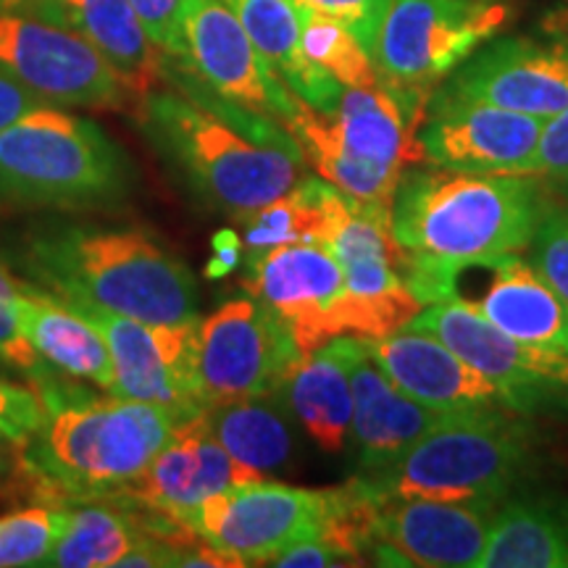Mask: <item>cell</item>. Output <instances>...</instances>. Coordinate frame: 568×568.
Segmentation results:
<instances>
[{
  "label": "cell",
  "mask_w": 568,
  "mask_h": 568,
  "mask_svg": "<svg viewBox=\"0 0 568 568\" xmlns=\"http://www.w3.org/2000/svg\"><path fill=\"white\" fill-rule=\"evenodd\" d=\"M529 247V264L568 303V209L545 213Z\"/></svg>",
  "instance_id": "d6a6232c"
},
{
  "label": "cell",
  "mask_w": 568,
  "mask_h": 568,
  "mask_svg": "<svg viewBox=\"0 0 568 568\" xmlns=\"http://www.w3.org/2000/svg\"><path fill=\"white\" fill-rule=\"evenodd\" d=\"M45 403L30 387L13 385L9 379H0V426L17 439L19 445H30L45 424Z\"/></svg>",
  "instance_id": "d590c367"
},
{
  "label": "cell",
  "mask_w": 568,
  "mask_h": 568,
  "mask_svg": "<svg viewBox=\"0 0 568 568\" xmlns=\"http://www.w3.org/2000/svg\"><path fill=\"white\" fill-rule=\"evenodd\" d=\"M493 518L495 503L487 500L372 495V556L382 566L477 568Z\"/></svg>",
  "instance_id": "e0dca14e"
},
{
  "label": "cell",
  "mask_w": 568,
  "mask_h": 568,
  "mask_svg": "<svg viewBox=\"0 0 568 568\" xmlns=\"http://www.w3.org/2000/svg\"><path fill=\"white\" fill-rule=\"evenodd\" d=\"M335 500V489L258 479L205 497L184 516V527L237 566H268L290 545L322 535Z\"/></svg>",
  "instance_id": "30bf717a"
},
{
  "label": "cell",
  "mask_w": 568,
  "mask_h": 568,
  "mask_svg": "<svg viewBox=\"0 0 568 568\" xmlns=\"http://www.w3.org/2000/svg\"><path fill=\"white\" fill-rule=\"evenodd\" d=\"M510 174L548 176L568 187V105L545 122L535 153Z\"/></svg>",
  "instance_id": "e575fe53"
},
{
  "label": "cell",
  "mask_w": 568,
  "mask_h": 568,
  "mask_svg": "<svg viewBox=\"0 0 568 568\" xmlns=\"http://www.w3.org/2000/svg\"><path fill=\"white\" fill-rule=\"evenodd\" d=\"M324 180L303 176L287 195L261 205L243 219V247L247 253H264L280 245L318 243L324 232Z\"/></svg>",
  "instance_id": "f546056e"
},
{
  "label": "cell",
  "mask_w": 568,
  "mask_h": 568,
  "mask_svg": "<svg viewBox=\"0 0 568 568\" xmlns=\"http://www.w3.org/2000/svg\"><path fill=\"white\" fill-rule=\"evenodd\" d=\"M297 13H301V45L308 61L335 77L343 88H372L379 82L374 59L345 24L318 11L297 9Z\"/></svg>",
  "instance_id": "4dcf8cb0"
},
{
  "label": "cell",
  "mask_w": 568,
  "mask_h": 568,
  "mask_svg": "<svg viewBox=\"0 0 568 568\" xmlns=\"http://www.w3.org/2000/svg\"><path fill=\"white\" fill-rule=\"evenodd\" d=\"M55 19L84 34L124 84L132 111L166 82V55L148 38L132 0H51Z\"/></svg>",
  "instance_id": "603a6c76"
},
{
  "label": "cell",
  "mask_w": 568,
  "mask_h": 568,
  "mask_svg": "<svg viewBox=\"0 0 568 568\" xmlns=\"http://www.w3.org/2000/svg\"><path fill=\"white\" fill-rule=\"evenodd\" d=\"M21 268L67 303H92L145 324H197V282L142 230L51 224L24 237Z\"/></svg>",
  "instance_id": "7a4b0ae2"
},
{
  "label": "cell",
  "mask_w": 568,
  "mask_h": 568,
  "mask_svg": "<svg viewBox=\"0 0 568 568\" xmlns=\"http://www.w3.org/2000/svg\"><path fill=\"white\" fill-rule=\"evenodd\" d=\"M67 303V301H63ZM101 332L116 372L119 397L153 403L176 422L205 414L195 372L197 324H145L92 303H67Z\"/></svg>",
  "instance_id": "4fadbf2b"
},
{
  "label": "cell",
  "mask_w": 568,
  "mask_h": 568,
  "mask_svg": "<svg viewBox=\"0 0 568 568\" xmlns=\"http://www.w3.org/2000/svg\"><path fill=\"white\" fill-rule=\"evenodd\" d=\"M548 119L432 95L422 124L426 163L450 172L510 174L535 153Z\"/></svg>",
  "instance_id": "d6986e66"
},
{
  "label": "cell",
  "mask_w": 568,
  "mask_h": 568,
  "mask_svg": "<svg viewBox=\"0 0 568 568\" xmlns=\"http://www.w3.org/2000/svg\"><path fill=\"white\" fill-rule=\"evenodd\" d=\"M542 34L556 42V45L568 48V0H564V3L556 6V9L545 13Z\"/></svg>",
  "instance_id": "ab89813d"
},
{
  "label": "cell",
  "mask_w": 568,
  "mask_h": 568,
  "mask_svg": "<svg viewBox=\"0 0 568 568\" xmlns=\"http://www.w3.org/2000/svg\"><path fill=\"white\" fill-rule=\"evenodd\" d=\"M134 11L145 27L159 51L166 59H180L182 40H180V9L182 0H132Z\"/></svg>",
  "instance_id": "8d00e7d4"
},
{
  "label": "cell",
  "mask_w": 568,
  "mask_h": 568,
  "mask_svg": "<svg viewBox=\"0 0 568 568\" xmlns=\"http://www.w3.org/2000/svg\"><path fill=\"white\" fill-rule=\"evenodd\" d=\"M222 3L240 19L247 38L295 98L318 113L337 109L345 88L303 53L301 13L293 0H222Z\"/></svg>",
  "instance_id": "d4e9b609"
},
{
  "label": "cell",
  "mask_w": 568,
  "mask_h": 568,
  "mask_svg": "<svg viewBox=\"0 0 568 568\" xmlns=\"http://www.w3.org/2000/svg\"><path fill=\"white\" fill-rule=\"evenodd\" d=\"M280 395L318 450L343 453L353 424V385L339 337L305 353Z\"/></svg>",
  "instance_id": "484cf974"
},
{
  "label": "cell",
  "mask_w": 568,
  "mask_h": 568,
  "mask_svg": "<svg viewBox=\"0 0 568 568\" xmlns=\"http://www.w3.org/2000/svg\"><path fill=\"white\" fill-rule=\"evenodd\" d=\"M24 280H19V276H13V272L9 266L0 261V301L13 305V301L21 295V290H24Z\"/></svg>",
  "instance_id": "b9f144b4"
},
{
  "label": "cell",
  "mask_w": 568,
  "mask_h": 568,
  "mask_svg": "<svg viewBox=\"0 0 568 568\" xmlns=\"http://www.w3.org/2000/svg\"><path fill=\"white\" fill-rule=\"evenodd\" d=\"M406 326L429 332L500 387L508 408L531 410L568 393V353L521 343L456 301L429 303Z\"/></svg>",
  "instance_id": "2e32d148"
},
{
  "label": "cell",
  "mask_w": 568,
  "mask_h": 568,
  "mask_svg": "<svg viewBox=\"0 0 568 568\" xmlns=\"http://www.w3.org/2000/svg\"><path fill=\"white\" fill-rule=\"evenodd\" d=\"M243 290L290 326L303 355L355 332L345 274L322 243L247 253Z\"/></svg>",
  "instance_id": "9a60e30c"
},
{
  "label": "cell",
  "mask_w": 568,
  "mask_h": 568,
  "mask_svg": "<svg viewBox=\"0 0 568 568\" xmlns=\"http://www.w3.org/2000/svg\"><path fill=\"white\" fill-rule=\"evenodd\" d=\"M230 274H232L230 268H226V264H222L216 255H213V258L209 261V266H205V276H209V280H224V276H230Z\"/></svg>",
  "instance_id": "ee69618b"
},
{
  "label": "cell",
  "mask_w": 568,
  "mask_h": 568,
  "mask_svg": "<svg viewBox=\"0 0 568 568\" xmlns=\"http://www.w3.org/2000/svg\"><path fill=\"white\" fill-rule=\"evenodd\" d=\"M508 17L500 0H393L372 55L376 74L389 88L432 95Z\"/></svg>",
  "instance_id": "ba28073f"
},
{
  "label": "cell",
  "mask_w": 568,
  "mask_h": 568,
  "mask_svg": "<svg viewBox=\"0 0 568 568\" xmlns=\"http://www.w3.org/2000/svg\"><path fill=\"white\" fill-rule=\"evenodd\" d=\"M318 243L335 255L345 274L355 337H385L422 311L400 274L403 251L393 240L389 209L353 201L335 184H326Z\"/></svg>",
  "instance_id": "9c48e42d"
},
{
  "label": "cell",
  "mask_w": 568,
  "mask_h": 568,
  "mask_svg": "<svg viewBox=\"0 0 568 568\" xmlns=\"http://www.w3.org/2000/svg\"><path fill=\"white\" fill-rule=\"evenodd\" d=\"M19 329L48 364L116 393V372L101 332L51 290L27 282L11 305Z\"/></svg>",
  "instance_id": "cb8c5ba5"
},
{
  "label": "cell",
  "mask_w": 568,
  "mask_h": 568,
  "mask_svg": "<svg viewBox=\"0 0 568 568\" xmlns=\"http://www.w3.org/2000/svg\"><path fill=\"white\" fill-rule=\"evenodd\" d=\"M550 205L524 174L403 172L393 211V240L410 258L458 264L529 247Z\"/></svg>",
  "instance_id": "3957f363"
},
{
  "label": "cell",
  "mask_w": 568,
  "mask_h": 568,
  "mask_svg": "<svg viewBox=\"0 0 568 568\" xmlns=\"http://www.w3.org/2000/svg\"><path fill=\"white\" fill-rule=\"evenodd\" d=\"M180 40L182 53L172 61L216 98L282 126L295 116L301 98L268 67L222 0H182Z\"/></svg>",
  "instance_id": "5bb4252c"
},
{
  "label": "cell",
  "mask_w": 568,
  "mask_h": 568,
  "mask_svg": "<svg viewBox=\"0 0 568 568\" xmlns=\"http://www.w3.org/2000/svg\"><path fill=\"white\" fill-rule=\"evenodd\" d=\"M353 385V439L364 474L393 466L437 422L439 410L400 393L368 353L366 339L339 335Z\"/></svg>",
  "instance_id": "7402d4cb"
},
{
  "label": "cell",
  "mask_w": 568,
  "mask_h": 568,
  "mask_svg": "<svg viewBox=\"0 0 568 568\" xmlns=\"http://www.w3.org/2000/svg\"><path fill=\"white\" fill-rule=\"evenodd\" d=\"M211 245H213V253L226 251V247H243V237H240L234 230H219L211 237Z\"/></svg>",
  "instance_id": "7bdbcfd3"
},
{
  "label": "cell",
  "mask_w": 568,
  "mask_h": 568,
  "mask_svg": "<svg viewBox=\"0 0 568 568\" xmlns=\"http://www.w3.org/2000/svg\"><path fill=\"white\" fill-rule=\"evenodd\" d=\"M355 560L351 552H347L343 545H337L335 539L322 535L303 539V542L290 545L287 550H282L268 566H280V568H326V566H355Z\"/></svg>",
  "instance_id": "74e56055"
},
{
  "label": "cell",
  "mask_w": 568,
  "mask_h": 568,
  "mask_svg": "<svg viewBox=\"0 0 568 568\" xmlns=\"http://www.w3.org/2000/svg\"><path fill=\"white\" fill-rule=\"evenodd\" d=\"M282 395L245 397L205 410V426L234 460L261 477L282 471L293 460V429L282 414Z\"/></svg>",
  "instance_id": "83f0119b"
},
{
  "label": "cell",
  "mask_w": 568,
  "mask_h": 568,
  "mask_svg": "<svg viewBox=\"0 0 568 568\" xmlns=\"http://www.w3.org/2000/svg\"><path fill=\"white\" fill-rule=\"evenodd\" d=\"M166 80L180 90H153L134 116L213 209L243 222L303 180L301 145L280 122L222 101L180 63Z\"/></svg>",
  "instance_id": "6da1fadb"
},
{
  "label": "cell",
  "mask_w": 568,
  "mask_h": 568,
  "mask_svg": "<svg viewBox=\"0 0 568 568\" xmlns=\"http://www.w3.org/2000/svg\"><path fill=\"white\" fill-rule=\"evenodd\" d=\"M301 358L290 326L253 295L226 301L197 324L195 372L209 408L280 393Z\"/></svg>",
  "instance_id": "8fae6325"
},
{
  "label": "cell",
  "mask_w": 568,
  "mask_h": 568,
  "mask_svg": "<svg viewBox=\"0 0 568 568\" xmlns=\"http://www.w3.org/2000/svg\"><path fill=\"white\" fill-rule=\"evenodd\" d=\"M24 466V445H19L9 432L0 426V474H11Z\"/></svg>",
  "instance_id": "60d3db41"
},
{
  "label": "cell",
  "mask_w": 568,
  "mask_h": 568,
  "mask_svg": "<svg viewBox=\"0 0 568 568\" xmlns=\"http://www.w3.org/2000/svg\"><path fill=\"white\" fill-rule=\"evenodd\" d=\"M132 184L126 153L90 119L42 103L0 130V203L13 209H109Z\"/></svg>",
  "instance_id": "5b68a950"
},
{
  "label": "cell",
  "mask_w": 568,
  "mask_h": 568,
  "mask_svg": "<svg viewBox=\"0 0 568 568\" xmlns=\"http://www.w3.org/2000/svg\"><path fill=\"white\" fill-rule=\"evenodd\" d=\"M148 535L138 514H126L119 503L82 500V506L69 508V521L55 542L51 556L42 566L55 568H103L119 566L138 539Z\"/></svg>",
  "instance_id": "f1b7e54d"
},
{
  "label": "cell",
  "mask_w": 568,
  "mask_h": 568,
  "mask_svg": "<svg viewBox=\"0 0 568 568\" xmlns=\"http://www.w3.org/2000/svg\"><path fill=\"white\" fill-rule=\"evenodd\" d=\"M400 274L422 305L456 301L521 343L568 353V303L521 255L437 264L403 253Z\"/></svg>",
  "instance_id": "52a82bcc"
},
{
  "label": "cell",
  "mask_w": 568,
  "mask_h": 568,
  "mask_svg": "<svg viewBox=\"0 0 568 568\" xmlns=\"http://www.w3.org/2000/svg\"><path fill=\"white\" fill-rule=\"evenodd\" d=\"M42 103H45L42 98L34 95L32 90H27L19 80H13L11 74L0 69V130L24 119L27 113Z\"/></svg>",
  "instance_id": "f35d334b"
},
{
  "label": "cell",
  "mask_w": 568,
  "mask_h": 568,
  "mask_svg": "<svg viewBox=\"0 0 568 568\" xmlns=\"http://www.w3.org/2000/svg\"><path fill=\"white\" fill-rule=\"evenodd\" d=\"M0 69L42 101L71 109H132L124 84L95 45L55 21L0 13Z\"/></svg>",
  "instance_id": "7c38bea8"
},
{
  "label": "cell",
  "mask_w": 568,
  "mask_h": 568,
  "mask_svg": "<svg viewBox=\"0 0 568 568\" xmlns=\"http://www.w3.org/2000/svg\"><path fill=\"white\" fill-rule=\"evenodd\" d=\"M506 410L485 406L439 414L393 466L358 479L376 497L497 503L529 458L527 426Z\"/></svg>",
  "instance_id": "8992f818"
},
{
  "label": "cell",
  "mask_w": 568,
  "mask_h": 568,
  "mask_svg": "<svg viewBox=\"0 0 568 568\" xmlns=\"http://www.w3.org/2000/svg\"><path fill=\"white\" fill-rule=\"evenodd\" d=\"M477 568H568L566 497H514L497 508Z\"/></svg>",
  "instance_id": "4316f807"
},
{
  "label": "cell",
  "mask_w": 568,
  "mask_h": 568,
  "mask_svg": "<svg viewBox=\"0 0 568 568\" xmlns=\"http://www.w3.org/2000/svg\"><path fill=\"white\" fill-rule=\"evenodd\" d=\"M364 339L387 379L426 408L447 414V410L508 406L495 382L468 366L429 332L400 326L385 337Z\"/></svg>",
  "instance_id": "44dd1931"
},
{
  "label": "cell",
  "mask_w": 568,
  "mask_h": 568,
  "mask_svg": "<svg viewBox=\"0 0 568 568\" xmlns=\"http://www.w3.org/2000/svg\"><path fill=\"white\" fill-rule=\"evenodd\" d=\"M69 521V506H30L0 516V568L42 566Z\"/></svg>",
  "instance_id": "1f68e13d"
},
{
  "label": "cell",
  "mask_w": 568,
  "mask_h": 568,
  "mask_svg": "<svg viewBox=\"0 0 568 568\" xmlns=\"http://www.w3.org/2000/svg\"><path fill=\"white\" fill-rule=\"evenodd\" d=\"M293 3L297 9L318 11L324 17L337 19L358 38L366 53L374 55L382 21H385L393 0H293Z\"/></svg>",
  "instance_id": "836d02e7"
},
{
  "label": "cell",
  "mask_w": 568,
  "mask_h": 568,
  "mask_svg": "<svg viewBox=\"0 0 568 568\" xmlns=\"http://www.w3.org/2000/svg\"><path fill=\"white\" fill-rule=\"evenodd\" d=\"M258 479L266 477L234 460L224 445L211 435L205 418L195 416L176 426L174 437L140 479H134L109 500H126L138 510L172 518L184 527V516L201 506L205 497Z\"/></svg>",
  "instance_id": "ffe728a7"
},
{
  "label": "cell",
  "mask_w": 568,
  "mask_h": 568,
  "mask_svg": "<svg viewBox=\"0 0 568 568\" xmlns=\"http://www.w3.org/2000/svg\"><path fill=\"white\" fill-rule=\"evenodd\" d=\"M180 422L132 397L74 395L48 408L42 429L24 447V471L55 500H109L140 479Z\"/></svg>",
  "instance_id": "277c9868"
},
{
  "label": "cell",
  "mask_w": 568,
  "mask_h": 568,
  "mask_svg": "<svg viewBox=\"0 0 568 568\" xmlns=\"http://www.w3.org/2000/svg\"><path fill=\"white\" fill-rule=\"evenodd\" d=\"M437 95L550 119L568 105V48L497 40L460 63Z\"/></svg>",
  "instance_id": "ac0fdd59"
}]
</instances>
